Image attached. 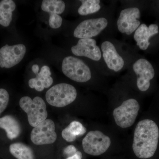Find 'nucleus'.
I'll return each mask as SVG.
<instances>
[{
    "mask_svg": "<svg viewBox=\"0 0 159 159\" xmlns=\"http://www.w3.org/2000/svg\"><path fill=\"white\" fill-rule=\"evenodd\" d=\"M141 12L136 7L127 8L121 11L117 25L121 33L130 35L141 25L140 20Z\"/></svg>",
    "mask_w": 159,
    "mask_h": 159,
    "instance_id": "9",
    "label": "nucleus"
},
{
    "mask_svg": "<svg viewBox=\"0 0 159 159\" xmlns=\"http://www.w3.org/2000/svg\"><path fill=\"white\" fill-rule=\"evenodd\" d=\"M86 131V128L80 122L74 121L62 130L61 135L66 141L71 142L75 141L77 137L84 134Z\"/></svg>",
    "mask_w": 159,
    "mask_h": 159,
    "instance_id": "17",
    "label": "nucleus"
},
{
    "mask_svg": "<svg viewBox=\"0 0 159 159\" xmlns=\"http://www.w3.org/2000/svg\"><path fill=\"white\" fill-rule=\"evenodd\" d=\"M73 54L80 57H85L95 61H99L102 57V53L95 39H81L77 45L71 48Z\"/></svg>",
    "mask_w": 159,
    "mask_h": 159,
    "instance_id": "12",
    "label": "nucleus"
},
{
    "mask_svg": "<svg viewBox=\"0 0 159 159\" xmlns=\"http://www.w3.org/2000/svg\"><path fill=\"white\" fill-rule=\"evenodd\" d=\"M9 96L6 90L0 89V115L6 109L9 103Z\"/></svg>",
    "mask_w": 159,
    "mask_h": 159,
    "instance_id": "22",
    "label": "nucleus"
},
{
    "mask_svg": "<svg viewBox=\"0 0 159 159\" xmlns=\"http://www.w3.org/2000/svg\"><path fill=\"white\" fill-rule=\"evenodd\" d=\"M0 128L6 131L7 136L10 140L18 138L21 131L20 122L11 116H6L0 118Z\"/></svg>",
    "mask_w": 159,
    "mask_h": 159,
    "instance_id": "16",
    "label": "nucleus"
},
{
    "mask_svg": "<svg viewBox=\"0 0 159 159\" xmlns=\"http://www.w3.org/2000/svg\"><path fill=\"white\" fill-rule=\"evenodd\" d=\"M111 144L110 138L100 130H92L86 135L82 140L84 152L97 156L105 153Z\"/></svg>",
    "mask_w": 159,
    "mask_h": 159,
    "instance_id": "5",
    "label": "nucleus"
},
{
    "mask_svg": "<svg viewBox=\"0 0 159 159\" xmlns=\"http://www.w3.org/2000/svg\"><path fill=\"white\" fill-rule=\"evenodd\" d=\"M82 159V153L80 152L77 151L75 154L73 156L69 157L66 159Z\"/></svg>",
    "mask_w": 159,
    "mask_h": 159,
    "instance_id": "25",
    "label": "nucleus"
},
{
    "mask_svg": "<svg viewBox=\"0 0 159 159\" xmlns=\"http://www.w3.org/2000/svg\"><path fill=\"white\" fill-rule=\"evenodd\" d=\"M16 7L12 0H3L0 2V25L8 27L12 19V12Z\"/></svg>",
    "mask_w": 159,
    "mask_h": 159,
    "instance_id": "18",
    "label": "nucleus"
},
{
    "mask_svg": "<svg viewBox=\"0 0 159 159\" xmlns=\"http://www.w3.org/2000/svg\"><path fill=\"white\" fill-rule=\"evenodd\" d=\"M158 33V26L156 24H151L148 27L145 24H142L135 31L134 38L139 48L145 51L150 45V38Z\"/></svg>",
    "mask_w": 159,
    "mask_h": 159,
    "instance_id": "14",
    "label": "nucleus"
},
{
    "mask_svg": "<svg viewBox=\"0 0 159 159\" xmlns=\"http://www.w3.org/2000/svg\"><path fill=\"white\" fill-rule=\"evenodd\" d=\"M32 70L33 71V73L35 74H37L39 73V67L37 65H34L32 66Z\"/></svg>",
    "mask_w": 159,
    "mask_h": 159,
    "instance_id": "26",
    "label": "nucleus"
},
{
    "mask_svg": "<svg viewBox=\"0 0 159 159\" xmlns=\"http://www.w3.org/2000/svg\"><path fill=\"white\" fill-rule=\"evenodd\" d=\"M66 5L61 0H43L41 5L43 11L49 14H61L65 11Z\"/></svg>",
    "mask_w": 159,
    "mask_h": 159,
    "instance_id": "20",
    "label": "nucleus"
},
{
    "mask_svg": "<svg viewBox=\"0 0 159 159\" xmlns=\"http://www.w3.org/2000/svg\"><path fill=\"white\" fill-rule=\"evenodd\" d=\"M102 57L110 70L119 72L124 66V61L119 54L112 43L108 41L103 42L101 44Z\"/></svg>",
    "mask_w": 159,
    "mask_h": 159,
    "instance_id": "13",
    "label": "nucleus"
},
{
    "mask_svg": "<svg viewBox=\"0 0 159 159\" xmlns=\"http://www.w3.org/2000/svg\"><path fill=\"white\" fill-rule=\"evenodd\" d=\"M108 25L107 19L103 17L84 20L74 30V37L81 39H91L97 36Z\"/></svg>",
    "mask_w": 159,
    "mask_h": 159,
    "instance_id": "7",
    "label": "nucleus"
},
{
    "mask_svg": "<svg viewBox=\"0 0 159 159\" xmlns=\"http://www.w3.org/2000/svg\"><path fill=\"white\" fill-rule=\"evenodd\" d=\"M19 104L21 108L28 115V121L32 127H35L47 119V106L40 97H36L33 99L29 97H22Z\"/></svg>",
    "mask_w": 159,
    "mask_h": 159,
    "instance_id": "3",
    "label": "nucleus"
},
{
    "mask_svg": "<svg viewBox=\"0 0 159 159\" xmlns=\"http://www.w3.org/2000/svg\"><path fill=\"white\" fill-rule=\"evenodd\" d=\"M9 151L17 159H34L33 150L22 143L17 142L11 144L9 146Z\"/></svg>",
    "mask_w": 159,
    "mask_h": 159,
    "instance_id": "19",
    "label": "nucleus"
},
{
    "mask_svg": "<svg viewBox=\"0 0 159 159\" xmlns=\"http://www.w3.org/2000/svg\"><path fill=\"white\" fill-rule=\"evenodd\" d=\"M49 25L52 29H57L61 26L62 19L59 15H50L49 20Z\"/></svg>",
    "mask_w": 159,
    "mask_h": 159,
    "instance_id": "23",
    "label": "nucleus"
},
{
    "mask_svg": "<svg viewBox=\"0 0 159 159\" xmlns=\"http://www.w3.org/2000/svg\"><path fill=\"white\" fill-rule=\"evenodd\" d=\"M26 51L22 44L3 46L0 49V67L9 69L16 65L25 57Z\"/></svg>",
    "mask_w": 159,
    "mask_h": 159,
    "instance_id": "10",
    "label": "nucleus"
},
{
    "mask_svg": "<svg viewBox=\"0 0 159 159\" xmlns=\"http://www.w3.org/2000/svg\"><path fill=\"white\" fill-rule=\"evenodd\" d=\"M51 75L50 68L47 66H43L39 73L36 74V77L29 80V87L39 92H41L45 88L50 87L53 83Z\"/></svg>",
    "mask_w": 159,
    "mask_h": 159,
    "instance_id": "15",
    "label": "nucleus"
},
{
    "mask_svg": "<svg viewBox=\"0 0 159 159\" xmlns=\"http://www.w3.org/2000/svg\"><path fill=\"white\" fill-rule=\"evenodd\" d=\"M133 69L137 75V85L139 90H148L150 86V80L155 76L152 65L145 58H140L134 64Z\"/></svg>",
    "mask_w": 159,
    "mask_h": 159,
    "instance_id": "11",
    "label": "nucleus"
},
{
    "mask_svg": "<svg viewBox=\"0 0 159 159\" xmlns=\"http://www.w3.org/2000/svg\"><path fill=\"white\" fill-rule=\"evenodd\" d=\"M140 109V104L136 99H126L113 111V117L116 124L122 129L131 127L135 122Z\"/></svg>",
    "mask_w": 159,
    "mask_h": 159,
    "instance_id": "2",
    "label": "nucleus"
},
{
    "mask_svg": "<svg viewBox=\"0 0 159 159\" xmlns=\"http://www.w3.org/2000/svg\"><path fill=\"white\" fill-rule=\"evenodd\" d=\"M77 91L74 86L66 83H60L53 86L46 94L49 104L57 107H64L75 101Z\"/></svg>",
    "mask_w": 159,
    "mask_h": 159,
    "instance_id": "4",
    "label": "nucleus"
},
{
    "mask_svg": "<svg viewBox=\"0 0 159 159\" xmlns=\"http://www.w3.org/2000/svg\"><path fill=\"white\" fill-rule=\"evenodd\" d=\"M62 71L67 77L77 82H87L92 77L88 66L81 60L73 56H67L63 59Z\"/></svg>",
    "mask_w": 159,
    "mask_h": 159,
    "instance_id": "6",
    "label": "nucleus"
},
{
    "mask_svg": "<svg viewBox=\"0 0 159 159\" xmlns=\"http://www.w3.org/2000/svg\"><path fill=\"white\" fill-rule=\"evenodd\" d=\"M55 129L54 122L51 119H46L31 131V141L36 145L52 144L57 139Z\"/></svg>",
    "mask_w": 159,
    "mask_h": 159,
    "instance_id": "8",
    "label": "nucleus"
},
{
    "mask_svg": "<svg viewBox=\"0 0 159 159\" xmlns=\"http://www.w3.org/2000/svg\"><path fill=\"white\" fill-rule=\"evenodd\" d=\"M159 129L153 120L145 119L137 124L134 132L132 149L136 156L148 159L153 156L158 145Z\"/></svg>",
    "mask_w": 159,
    "mask_h": 159,
    "instance_id": "1",
    "label": "nucleus"
},
{
    "mask_svg": "<svg viewBox=\"0 0 159 159\" xmlns=\"http://www.w3.org/2000/svg\"><path fill=\"white\" fill-rule=\"evenodd\" d=\"M77 152V148L73 145H70L67 146L63 150L64 154L67 156L68 157L73 156L76 154Z\"/></svg>",
    "mask_w": 159,
    "mask_h": 159,
    "instance_id": "24",
    "label": "nucleus"
},
{
    "mask_svg": "<svg viewBox=\"0 0 159 159\" xmlns=\"http://www.w3.org/2000/svg\"><path fill=\"white\" fill-rule=\"evenodd\" d=\"M81 5L78 9L80 15L86 16L96 13L101 9L100 1L99 0H84L80 1Z\"/></svg>",
    "mask_w": 159,
    "mask_h": 159,
    "instance_id": "21",
    "label": "nucleus"
}]
</instances>
